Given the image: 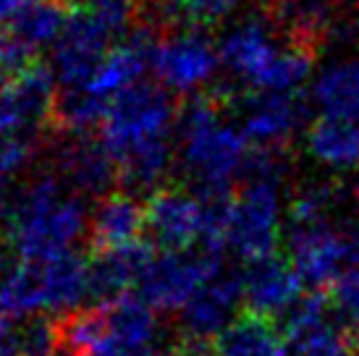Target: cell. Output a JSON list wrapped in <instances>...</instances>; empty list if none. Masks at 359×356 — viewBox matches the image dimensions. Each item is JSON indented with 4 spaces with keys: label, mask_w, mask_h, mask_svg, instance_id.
Instances as JSON below:
<instances>
[{
    "label": "cell",
    "mask_w": 359,
    "mask_h": 356,
    "mask_svg": "<svg viewBox=\"0 0 359 356\" xmlns=\"http://www.w3.org/2000/svg\"><path fill=\"white\" fill-rule=\"evenodd\" d=\"M176 113L168 89L144 81L110 100L97 137L113 155L121 181L134 197L163 189L160 184L173 163L170 129Z\"/></svg>",
    "instance_id": "1"
},
{
    "label": "cell",
    "mask_w": 359,
    "mask_h": 356,
    "mask_svg": "<svg viewBox=\"0 0 359 356\" xmlns=\"http://www.w3.org/2000/svg\"><path fill=\"white\" fill-rule=\"evenodd\" d=\"M90 228L84 199L74 194L58 173H40L21 189L11 210L6 244L21 262H53L71 254Z\"/></svg>",
    "instance_id": "2"
},
{
    "label": "cell",
    "mask_w": 359,
    "mask_h": 356,
    "mask_svg": "<svg viewBox=\"0 0 359 356\" xmlns=\"http://www.w3.org/2000/svg\"><path fill=\"white\" fill-rule=\"evenodd\" d=\"M223 105L220 97H194L181 113V165L197 191H229L250 155L241 129L223 121Z\"/></svg>",
    "instance_id": "3"
},
{
    "label": "cell",
    "mask_w": 359,
    "mask_h": 356,
    "mask_svg": "<svg viewBox=\"0 0 359 356\" xmlns=\"http://www.w3.org/2000/svg\"><path fill=\"white\" fill-rule=\"evenodd\" d=\"M218 273H223V252H163L144 267L137 283V296L160 312H181Z\"/></svg>",
    "instance_id": "4"
},
{
    "label": "cell",
    "mask_w": 359,
    "mask_h": 356,
    "mask_svg": "<svg viewBox=\"0 0 359 356\" xmlns=\"http://www.w3.org/2000/svg\"><path fill=\"white\" fill-rule=\"evenodd\" d=\"M280 244V186L244 181L233 191L226 247L247 265L276 257Z\"/></svg>",
    "instance_id": "5"
},
{
    "label": "cell",
    "mask_w": 359,
    "mask_h": 356,
    "mask_svg": "<svg viewBox=\"0 0 359 356\" xmlns=\"http://www.w3.org/2000/svg\"><path fill=\"white\" fill-rule=\"evenodd\" d=\"M354 220L289 228V262L312 288L333 286L354 267Z\"/></svg>",
    "instance_id": "6"
},
{
    "label": "cell",
    "mask_w": 359,
    "mask_h": 356,
    "mask_svg": "<svg viewBox=\"0 0 359 356\" xmlns=\"http://www.w3.org/2000/svg\"><path fill=\"white\" fill-rule=\"evenodd\" d=\"M55 100L58 81L45 63H34L16 79L0 81V137L34 139L37 131L50 129Z\"/></svg>",
    "instance_id": "7"
},
{
    "label": "cell",
    "mask_w": 359,
    "mask_h": 356,
    "mask_svg": "<svg viewBox=\"0 0 359 356\" xmlns=\"http://www.w3.org/2000/svg\"><path fill=\"white\" fill-rule=\"evenodd\" d=\"M220 66L218 48L197 29L168 32L152 45L150 69L160 87L179 95H189L205 87Z\"/></svg>",
    "instance_id": "8"
},
{
    "label": "cell",
    "mask_w": 359,
    "mask_h": 356,
    "mask_svg": "<svg viewBox=\"0 0 359 356\" xmlns=\"http://www.w3.org/2000/svg\"><path fill=\"white\" fill-rule=\"evenodd\" d=\"M283 343L291 356H354L357 338L323 294H307L283 317Z\"/></svg>",
    "instance_id": "9"
},
{
    "label": "cell",
    "mask_w": 359,
    "mask_h": 356,
    "mask_svg": "<svg viewBox=\"0 0 359 356\" xmlns=\"http://www.w3.org/2000/svg\"><path fill=\"white\" fill-rule=\"evenodd\" d=\"M110 34L95 13L79 8L71 13L58 42L53 45V74L58 89H87L110 53Z\"/></svg>",
    "instance_id": "10"
},
{
    "label": "cell",
    "mask_w": 359,
    "mask_h": 356,
    "mask_svg": "<svg viewBox=\"0 0 359 356\" xmlns=\"http://www.w3.org/2000/svg\"><path fill=\"white\" fill-rule=\"evenodd\" d=\"M147 233L163 252H189L202 247L208 215L200 194L181 186H163L147 199Z\"/></svg>",
    "instance_id": "11"
},
{
    "label": "cell",
    "mask_w": 359,
    "mask_h": 356,
    "mask_svg": "<svg viewBox=\"0 0 359 356\" xmlns=\"http://www.w3.org/2000/svg\"><path fill=\"white\" fill-rule=\"evenodd\" d=\"M55 168L60 181L79 197H108L121 181L116 160L95 134L55 131Z\"/></svg>",
    "instance_id": "12"
},
{
    "label": "cell",
    "mask_w": 359,
    "mask_h": 356,
    "mask_svg": "<svg viewBox=\"0 0 359 356\" xmlns=\"http://www.w3.org/2000/svg\"><path fill=\"white\" fill-rule=\"evenodd\" d=\"M241 134L252 147H283L302 129L307 108L299 92H250L239 100Z\"/></svg>",
    "instance_id": "13"
},
{
    "label": "cell",
    "mask_w": 359,
    "mask_h": 356,
    "mask_svg": "<svg viewBox=\"0 0 359 356\" xmlns=\"http://www.w3.org/2000/svg\"><path fill=\"white\" fill-rule=\"evenodd\" d=\"M241 301H244L241 275L229 273V270L218 273L181 309L184 338H191V341H208L212 336L218 338L236 320L233 315Z\"/></svg>",
    "instance_id": "14"
},
{
    "label": "cell",
    "mask_w": 359,
    "mask_h": 356,
    "mask_svg": "<svg viewBox=\"0 0 359 356\" xmlns=\"http://www.w3.org/2000/svg\"><path fill=\"white\" fill-rule=\"evenodd\" d=\"M244 286V304L257 317H286L302 299V278L291 262L280 257H270L262 262L247 265V273L241 275Z\"/></svg>",
    "instance_id": "15"
},
{
    "label": "cell",
    "mask_w": 359,
    "mask_h": 356,
    "mask_svg": "<svg viewBox=\"0 0 359 356\" xmlns=\"http://www.w3.org/2000/svg\"><path fill=\"white\" fill-rule=\"evenodd\" d=\"M142 231H147V207L129 191H113L92 210L87 244L95 254H102L140 244Z\"/></svg>",
    "instance_id": "16"
},
{
    "label": "cell",
    "mask_w": 359,
    "mask_h": 356,
    "mask_svg": "<svg viewBox=\"0 0 359 356\" xmlns=\"http://www.w3.org/2000/svg\"><path fill=\"white\" fill-rule=\"evenodd\" d=\"M280 42H276L270 32L268 21L262 19H247L239 21L236 27H231L218 45L220 63L241 79L250 84V89H257L270 60L276 58Z\"/></svg>",
    "instance_id": "17"
},
{
    "label": "cell",
    "mask_w": 359,
    "mask_h": 356,
    "mask_svg": "<svg viewBox=\"0 0 359 356\" xmlns=\"http://www.w3.org/2000/svg\"><path fill=\"white\" fill-rule=\"evenodd\" d=\"M152 257L155 252L142 241L97 254L90 262V299L97 307H108V304H116L118 299L131 296L129 291L137 288Z\"/></svg>",
    "instance_id": "18"
},
{
    "label": "cell",
    "mask_w": 359,
    "mask_h": 356,
    "mask_svg": "<svg viewBox=\"0 0 359 356\" xmlns=\"http://www.w3.org/2000/svg\"><path fill=\"white\" fill-rule=\"evenodd\" d=\"M152 45H155L152 42V29L134 27L129 40L116 45V48H110V53L100 63V69H97V74L92 76L87 92L110 102L113 97H118L121 92L142 84V74L150 66Z\"/></svg>",
    "instance_id": "19"
},
{
    "label": "cell",
    "mask_w": 359,
    "mask_h": 356,
    "mask_svg": "<svg viewBox=\"0 0 359 356\" xmlns=\"http://www.w3.org/2000/svg\"><path fill=\"white\" fill-rule=\"evenodd\" d=\"M40 312H48L42 262L0 259V315L40 317Z\"/></svg>",
    "instance_id": "20"
},
{
    "label": "cell",
    "mask_w": 359,
    "mask_h": 356,
    "mask_svg": "<svg viewBox=\"0 0 359 356\" xmlns=\"http://www.w3.org/2000/svg\"><path fill=\"white\" fill-rule=\"evenodd\" d=\"M268 19L286 40L318 50L333 34L336 0H278Z\"/></svg>",
    "instance_id": "21"
},
{
    "label": "cell",
    "mask_w": 359,
    "mask_h": 356,
    "mask_svg": "<svg viewBox=\"0 0 359 356\" xmlns=\"http://www.w3.org/2000/svg\"><path fill=\"white\" fill-rule=\"evenodd\" d=\"M215 356H286L283 333L265 317L244 312L215 341Z\"/></svg>",
    "instance_id": "22"
},
{
    "label": "cell",
    "mask_w": 359,
    "mask_h": 356,
    "mask_svg": "<svg viewBox=\"0 0 359 356\" xmlns=\"http://www.w3.org/2000/svg\"><path fill=\"white\" fill-rule=\"evenodd\" d=\"M307 147L325 168L354 170L359 165V123L320 116L307 129Z\"/></svg>",
    "instance_id": "23"
},
{
    "label": "cell",
    "mask_w": 359,
    "mask_h": 356,
    "mask_svg": "<svg viewBox=\"0 0 359 356\" xmlns=\"http://www.w3.org/2000/svg\"><path fill=\"white\" fill-rule=\"evenodd\" d=\"M312 100L323 116L359 121V58L339 60L320 74L312 87Z\"/></svg>",
    "instance_id": "24"
},
{
    "label": "cell",
    "mask_w": 359,
    "mask_h": 356,
    "mask_svg": "<svg viewBox=\"0 0 359 356\" xmlns=\"http://www.w3.org/2000/svg\"><path fill=\"white\" fill-rule=\"evenodd\" d=\"M71 13L74 11L69 8L66 0H34L6 27L37 55L42 48L58 42V37L69 24Z\"/></svg>",
    "instance_id": "25"
},
{
    "label": "cell",
    "mask_w": 359,
    "mask_h": 356,
    "mask_svg": "<svg viewBox=\"0 0 359 356\" xmlns=\"http://www.w3.org/2000/svg\"><path fill=\"white\" fill-rule=\"evenodd\" d=\"M330 307L349 333L359 341V267H349L344 275L330 286Z\"/></svg>",
    "instance_id": "26"
},
{
    "label": "cell",
    "mask_w": 359,
    "mask_h": 356,
    "mask_svg": "<svg viewBox=\"0 0 359 356\" xmlns=\"http://www.w3.org/2000/svg\"><path fill=\"white\" fill-rule=\"evenodd\" d=\"M181 16L191 27H210L231 16L241 0H179Z\"/></svg>",
    "instance_id": "27"
},
{
    "label": "cell",
    "mask_w": 359,
    "mask_h": 356,
    "mask_svg": "<svg viewBox=\"0 0 359 356\" xmlns=\"http://www.w3.org/2000/svg\"><path fill=\"white\" fill-rule=\"evenodd\" d=\"M0 356H24V325L16 317L0 315Z\"/></svg>",
    "instance_id": "28"
},
{
    "label": "cell",
    "mask_w": 359,
    "mask_h": 356,
    "mask_svg": "<svg viewBox=\"0 0 359 356\" xmlns=\"http://www.w3.org/2000/svg\"><path fill=\"white\" fill-rule=\"evenodd\" d=\"M8 181H0V220L6 218V212H8V186H6Z\"/></svg>",
    "instance_id": "29"
},
{
    "label": "cell",
    "mask_w": 359,
    "mask_h": 356,
    "mask_svg": "<svg viewBox=\"0 0 359 356\" xmlns=\"http://www.w3.org/2000/svg\"><path fill=\"white\" fill-rule=\"evenodd\" d=\"M144 356H168V351H165V354H163V351H158V348H152L150 354H144Z\"/></svg>",
    "instance_id": "30"
},
{
    "label": "cell",
    "mask_w": 359,
    "mask_h": 356,
    "mask_svg": "<svg viewBox=\"0 0 359 356\" xmlns=\"http://www.w3.org/2000/svg\"><path fill=\"white\" fill-rule=\"evenodd\" d=\"M66 3H84V6H87V3H90V0H66Z\"/></svg>",
    "instance_id": "31"
},
{
    "label": "cell",
    "mask_w": 359,
    "mask_h": 356,
    "mask_svg": "<svg viewBox=\"0 0 359 356\" xmlns=\"http://www.w3.org/2000/svg\"><path fill=\"white\" fill-rule=\"evenodd\" d=\"M354 356H359V341H357V346H354Z\"/></svg>",
    "instance_id": "32"
},
{
    "label": "cell",
    "mask_w": 359,
    "mask_h": 356,
    "mask_svg": "<svg viewBox=\"0 0 359 356\" xmlns=\"http://www.w3.org/2000/svg\"><path fill=\"white\" fill-rule=\"evenodd\" d=\"M50 356H66V354H63V351H55V354H50Z\"/></svg>",
    "instance_id": "33"
},
{
    "label": "cell",
    "mask_w": 359,
    "mask_h": 356,
    "mask_svg": "<svg viewBox=\"0 0 359 356\" xmlns=\"http://www.w3.org/2000/svg\"><path fill=\"white\" fill-rule=\"evenodd\" d=\"M357 199H359V191H357Z\"/></svg>",
    "instance_id": "34"
}]
</instances>
